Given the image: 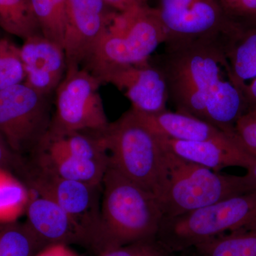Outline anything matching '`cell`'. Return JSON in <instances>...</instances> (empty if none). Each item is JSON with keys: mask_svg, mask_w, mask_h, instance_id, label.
I'll use <instances>...</instances> for the list:
<instances>
[{"mask_svg": "<svg viewBox=\"0 0 256 256\" xmlns=\"http://www.w3.org/2000/svg\"><path fill=\"white\" fill-rule=\"evenodd\" d=\"M50 96L24 82L0 92V136L14 154L33 150L50 129Z\"/></svg>", "mask_w": 256, "mask_h": 256, "instance_id": "obj_9", "label": "cell"}, {"mask_svg": "<svg viewBox=\"0 0 256 256\" xmlns=\"http://www.w3.org/2000/svg\"><path fill=\"white\" fill-rule=\"evenodd\" d=\"M100 79L84 67L67 68L55 90V132H104L109 126L99 88Z\"/></svg>", "mask_w": 256, "mask_h": 256, "instance_id": "obj_8", "label": "cell"}, {"mask_svg": "<svg viewBox=\"0 0 256 256\" xmlns=\"http://www.w3.org/2000/svg\"><path fill=\"white\" fill-rule=\"evenodd\" d=\"M246 170L247 173L246 174V176L248 178L249 182L252 184L254 188L256 190V158Z\"/></svg>", "mask_w": 256, "mask_h": 256, "instance_id": "obj_30", "label": "cell"}, {"mask_svg": "<svg viewBox=\"0 0 256 256\" xmlns=\"http://www.w3.org/2000/svg\"><path fill=\"white\" fill-rule=\"evenodd\" d=\"M164 45V52L153 62L164 74L169 100L176 111L236 136V124L248 106L234 79L222 38Z\"/></svg>", "mask_w": 256, "mask_h": 256, "instance_id": "obj_1", "label": "cell"}, {"mask_svg": "<svg viewBox=\"0 0 256 256\" xmlns=\"http://www.w3.org/2000/svg\"><path fill=\"white\" fill-rule=\"evenodd\" d=\"M234 132L240 144L256 156V108L242 114L236 124Z\"/></svg>", "mask_w": 256, "mask_h": 256, "instance_id": "obj_24", "label": "cell"}, {"mask_svg": "<svg viewBox=\"0 0 256 256\" xmlns=\"http://www.w3.org/2000/svg\"><path fill=\"white\" fill-rule=\"evenodd\" d=\"M158 136L163 148L174 156L215 172L230 166L247 170L256 158L240 144L236 136L208 141L180 140Z\"/></svg>", "mask_w": 256, "mask_h": 256, "instance_id": "obj_16", "label": "cell"}, {"mask_svg": "<svg viewBox=\"0 0 256 256\" xmlns=\"http://www.w3.org/2000/svg\"><path fill=\"white\" fill-rule=\"evenodd\" d=\"M94 75L102 84H112L124 92L132 104V110L148 114L168 110L169 92L166 78L151 58L136 65L104 69Z\"/></svg>", "mask_w": 256, "mask_h": 256, "instance_id": "obj_13", "label": "cell"}, {"mask_svg": "<svg viewBox=\"0 0 256 256\" xmlns=\"http://www.w3.org/2000/svg\"><path fill=\"white\" fill-rule=\"evenodd\" d=\"M238 0H220V4L225 10L226 12H228L238 2Z\"/></svg>", "mask_w": 256, "mask_h": 256, "instance_id": "obj_31", "label": "cell"}, {"mask_svg": "<svg viewBox=\"0 0 256 256\" xmlns=\"http://www.w3.org/2000/svg\"><path fill=\"white\" fill-rule=\"evenodd\" d=\"M165 150L168 178L159 198L164 218L184 214L256 190L246 174L236 176L215 172Z\"/></svg>", "mask_w": 256, "mask_h": 256, "instance_id": "obj_5", "label": "cell"}, {"mask_svg": "<svg viewBox=\"0 0 256 256\" xmlns=\"http://www.w3.org/2000/svg\"><path fill=\"white\" fill-rule=\"evenodd\" d=\"M166 41L154 8L146 4L117 12L82 67L95 74L111 67L144 63Z\"/></svg>", "mask_w": 256, "mask_h": 256, "instance_id": "obj_4", "label": "cell"}, {"mask_svg": "<svg viewBox=\"0 0 256 256\" xmlns=\"http://www.w3.org/2000/svg\"><path fill=\"white\" fill-rule=\"evenodd\" d=\"M227 15L233 20L256 22V0H238Z\"/></svg>", "mask_w": 256, "mask_h": 256, "instance_id": "obj_26", "label": "cell"}, {"mask_svg": "<svg viewBox=\"0 0 256 256\" xmlns=\"http://www.w3.org/2000/svg\"><path fill=\"white\" fill-rule=\"evenodd\" d=\"M204 256H256V224L197 245Z\"/></svg>", "mask_w": 256, "mask_h": 256, "instance_id": "obj_19", "label": "cell"}, {"mask_svg": "<svg viewBox=\"0 0 256 256\" xmlns=\"http://www.w3.org/2000/svg\"><path fill=\"white\" fill-rule=\"evenodd\" d=\"M229 18L222 38L224 50L248 110L256 108V22Z\"/></svg>", "mask_w": 256, "mask_h": 256, "instance_id": "obj_17", "label": "cell"}, {"mask_svg": "<svg viewBox=\"0 0 256 256\" xmlns=\"http://www.w3.org/2000/svg\"><path fill=\"white\" fill-rule=\"evenodd\" d=\"M24 80L21 48L6 37L0 36V92Z\"/></svg>", "mask_w": 256, "mask_h": 256, "instance_id": "obj_23", "label": "cell"}, {"mask_svg": "<svg viewBox=\"0 0 256 256\" xmlns=\"http://www.w3.org/2000/svg\"><path fill=\"white\" fill-rule=\"evenodd\" d=\"M136 112L153 132L162 137L180 140L208 141L236 136L224 132L202 120L178 111L166 110L151 114Z\"/></svg>", "mask_w": 256, "mask_h": 256, "instance_id": "obj_18", "label": "cell"}, {"mask_svg": "<svg viewBox=\"0 0 256 256\" xmlns=\"http://www.w3.org/2000/svg\"><path fill=\"white\" fill-rule=\"evenodd\" d=\"M105 2L111 9L118 12H124L138 6L148 4L146 0H105Z\"/></svg>", "mask_w": 256, "mask_h": 256, "instance_id": "obj_27", "label": "cell"}, {"mask_svg": "<svg viewBox=\"0 0 256 256\" xmlns=\"http://www.w3.org/2000/svg\"><path fill=\"white\" fill-rule=\"evenodd\" d=\"M163 218L156 196L109 165L102 180L100 224L92 246L102 254L149 240L159 232Z\"/></svg>", "mask_w": 256, "mask_h": 256, "instance_id": "obj_2", "label": "cell"}, {"mask_svg": "<svg viewBox=\"0 0 256 256\" xmlns=\"http://www.w3.org/2000/svg\"><path fill=\"white\" fill-rule=\"evenodd\" d=\"M102 132L48 129L34 148V169L68 180L102 185L109 166Z\"/></svg>", "mask_w": 256, "mask_h": 256, "instance_id": "obj_6", "label": "cell"}, {"mask_svg": "<svg viewBox=\"0 0 256 256\" xmlns=\"http://www.w3.org/2000/svg\"><path fill=\"white\" fill-rule=\"evenodd\" d=\"M0 256H8L4 252V248H3L2 246L1 242H0Z\"/></svg>", "mask_w": 256, "mask_h": 256, "instance_id": "obj_32", "label": "cell"}, {"mask_svg": "<svg viewBox=\"0 0 256 256\" xmlns=\"http://www.w3.org/2000/svg\"><path fill=\"white\" fill-rule=\"evenodd\" d=\"M28 185L52 197L82 227L88 245L92 246L100 224L102 185L60 178L34 168L28 174Z\"/></svg>", "mask_w": 256, "mask_h": 256, "instance_id": "obj_11", "label": "cell"}, {"mask_svg": "<svg viewBox=\"0 0 256 256\" xmlns=\"http://www.w3.org/2000/svg\"><path fill=\"white\" fill-rule=\"evenodd\" d=\"M256 224V190L226 198L178 216L163 218L162 242L175 249L197 246Z\"/></svg>", "mask_w": 256, "mask_h": 256, "instance_id": "obj_7", "label": "cell"}, {"mask_svg": "<svg viewBox=\"0 0 256 256\" xmlns=\"http://www.w3.org/2000/svg\"><path fill=\"white\" fill-rule=\"evenodd\" d=\"M0 28L23 40L42 34L30 0H0Z\"/></svg>", "mask_w": 256, "mask_h": 256, "instance_id": "obj_20", "label": "cell"}, {"mask_svg": "<svg viewBox=\"0 0 256 256\" xmlns=\"http://www.w3.org/2000/svg\"><path fill=\"white\" fill-rule=\"evenodd\" d=\"M20 48L25 72L24 82L42 94L52 95L66 72L63 47L38 34L24 40Z\"/></svg>", "mask_w": 256, "mask_h": 256, "instance_id": "obj_15", "label": "cell"}, {"mask_svg": "<svg viewBox=\"0 0 256 256\" xmlns=\"http://www.w3.org/2000/svg\"><path fill=\"white\" fill-rule=\"evenodd\" d=\"M110 9L105 0H67L63 43L66 69L82 66L88 58L118 12Z\"/></svg>", "mask_w": 256, "mask_h": 256, "instance_id": "obj_12", "label": "cell"}, {"mask_svg": "<svg viewBox=\"0 0 256 256\" xmlns=\"http://www.w3.org/2000/svg\"><path fill=\"white\" fill-rule=\"evenodd\" d=\"M154 8L166 32L164 44L222 40L230 26L220 0H158Z\"/></svg>", "mask_w": 256, "mask_h": 256, "instance_id": "obj_10", "label": "cell"}, {"mask_svg": "<svg viewBox=\"0 0 256 256\" xmlns=\"http://www.w3.org/2000/svg\"><path fill=\"white\" fill-rule=\"evenodd\" d=\"M30 190L8 169L0 168V223L18 222L26 213Z\"/></svg>", "mask_w": 256, "mask_h": 256, "instance_id": "obj_21", "label": "cell"}, {"mask_svg": "<svg viewBox=\"0 0 256 256\" xmlns=\"http://www.w3.org/2000/svg\"><path fill=\"white\" fill-rule=\"evenodd\" d=\"M35 256H78L64 244H53L44 248Z\"/></svg>", "mask_w": 256, "mask_h": 256, "instance_id": "obj_28", "label": "cell"}, {"mask_svg": "<svg viewBox=\"0 0 256 256\" xmlns=\"http://www.w3.org/2000/svg\"><path fill=\"white\" fill-rule=\"evenodd\" d=\"M42 34L63 47L67 0H30Z\"/></svg>", "mask_w": 256, "mask_h": 256, "instance_id": "obj_22", "label": "cell"}, {"mask_svg": "<svg viewBox=\"0 0 256 256\" xmlns=\"http://www.w3.org/2000/svg\"><path fill=\"white\" fill-rule=\"evenodd\" d=\"M102 138L109 165L159 200L168 178L166 150L137 112L130 108L110 122Z\"/></svg>", "mask_w": 256, "mask_h": 256, "instance_id": "obj_3", "label": "cell"}, {"mask_svg": "<svg viewBox=\"0 0 256 256\" xmlns=\"http://www.w3.org/2000/svg\"><path fill=\"white\" fill-rule=\"evenodd\" d=\"M16 154L10 150L3 138L0 136V168H6L14 164Z\"/></svg>", "mask_w": 256, "mask_h": 256, "instance_id": "obj_29", "label": "cell"}, {"mask_svg": "<svg viewBox=\"0 0 256 256\" xmlns=\"http://www.w3.org/2000/svg\"><path fill=\"white\" fill-rule=\"evenodd\" d=\"M28 186L30 200L26 224L45 247L53 244L88 245L82 227L52 197L34 186Z\"/></svg>", "mask_w": 256, "mask_h": 256, "instance_id": "obj_14", "label": "cell"}, {"mask_svg": "<svg viewBox=\"0 0 256 256\" xmlns=\"http://www.w3.org/2000/svg\"><path fill=\"white\" fill-rule=\"evenodd\" d=\"M100 256H162L161 252L148 240L128 244L102 252Z\"/></svg>", "mask_w": 256, "mask_h": 256, "instance_id": "obj_25", "label": "cell"}]
</instances>
